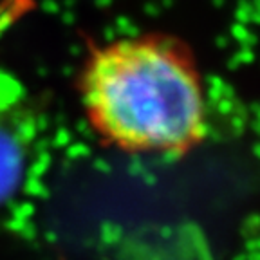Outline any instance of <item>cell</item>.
Listing matches in <instances>:
<instances>
[{
    "instance_id": "cell-1",
    "label": "cell",
    "mask_w": 260,
    "mask_h": 260,
    "mask_svg": "<svg viewBox=\"0 0 260 260\" xmlns=\"http://www.w3.org/2000/svg\"><path fill=\"white\" fill-rule=\"evenodd\" d=\"M80 92L90 126L126 152L183 154L206 132L199 73L161 38H123L94 51Z\"/></svg>"
}]
</instances>
